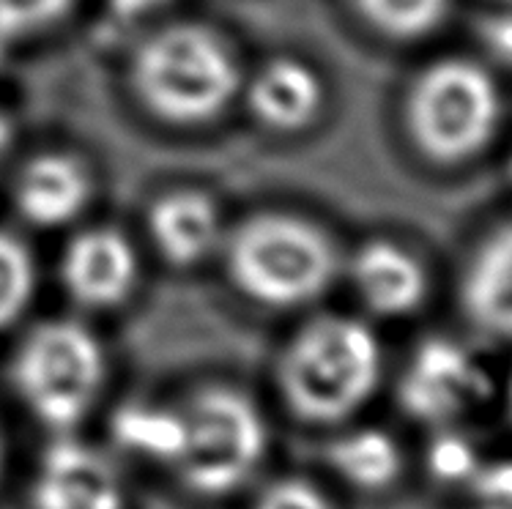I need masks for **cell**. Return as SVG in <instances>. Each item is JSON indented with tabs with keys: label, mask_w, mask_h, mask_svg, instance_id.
<instances>
[{
	"label": "cell",
	"mask_w": 512,
	"mask_h": 509,
	"mask_svg": "<svg viewBox=\"0 0 512 509\" xmlns=\"http://www.w3.org/2000/svg\"><path fill=\"white\" fill-rule=\"evenodd\" d=\"M384 375V351L367 323L321 315L285 345L277 384L293 414L307 422H343L370 397Z\"/></svg>",
	"instance_id": "obj_1"
},
{
	"label": "cell",
	"mask_w": 512,
	"mask_h": 509,
	"mask_svg": "<svg viewBox=\"0 0 512 509\" xmlns=\"http://www.w3.org/2000/svg\"><path fill=\"white\" fill-rule=\"evenodd\" d=\"M132 83L148 113L178 126L209 124L228 110L241 77L228 44L203 25H170L140 44Z\"/></svg>",
	"instance_id": "obj_2"
},
{
	"label": "cell",
	"mask_w": 512,
	"mask_h": 509,
	"mask_svg": "<svg viewBox=\"0 0 512 509\" xmlns=\"http://www.w3.org/2000/svg\"><path fill=\"white\" fill-rule=\"evenodd\" d=\"M233 285L263 307H302L324 296L340 258L324 230L293 214H255L225 241Z\"/></svg>",
	"instance_id": "obj_3"
},
{
	"label": "cell",
	"mask_w": 512,
	"mask_h": 509,
	"mask_svg": "<svg viewBox=\"0 0 512 509\" xmlns=\"http://www.w3.org/2000/svg\"><path fill=\"white\" fill-rule=\"evenodd\" d=\"M499 124V85L477 61L441 58L422 69L408 88V135L439 165H460L480 156L493 143Z\"/></svg>",
	"instance_id": "obj_4"
},
{
	"label": "cell",
	"mask_w": 512,
	"mask_h": 509,
	"mask_svg": "<svg viewBox=\"0 0 512 509\" xmlns=\"http://www.w3.org/2000/svg\"><path fill=\"white\" fill-rule=\"evenodd\" d=\"M11 381L42 425L69 433L99 400L105 384V351L80 321H44L17 348Z\"/></svg>",
	"instance_id": "obj_5"
},
{
	"label": "cell",
	"mask_w": 512,
	"mask_h": 509,
	"mask_svg": "<svg viewBox=\"0 0 512 509\" xmlns=\"http://www.w3.org/2000/svg\"><path fill=\"white\" fill-rule=\"evenodd\" d=\"M184 411V452L173 466L200 496H228L263 463L269 430L250 397L230 386L200 389Z\"/></svg>",
	"instance_id": "obj_6"
},
{
	"label": "cell",
	"mask_w": 512,
	"mask_h": 509,
	"mask_svg": "<svg viewBox=\"0 0 512 509\" xmlns=\"http://www.w3.org/2000/svg\"><path fill=\"white\" fill-rule=\"evenodd\" d=\"M493 397L488 367L450 337H428L414 348L398 381V403L428 427H452Z\"/></svg>",
	"instance_id": "obj_7"
},
{
	"label": "cell",
	"mask_w": 512,
	"mask_h": 509,
	"mask_svg": "<svg viewBox=\"0 0 512 509\" xmlns=\"http://www.w3.org/2000/svg\"><path fill=\"white\" fill-rule=\"evenodd\" d=\"M31 499L36 509H124V482L113 460L69 433L39 458Z\"/></svg>",
	"instance_id": "obj_8"
},
{
	"label": "cell",
	"mask_w": 512,
	"mask_h": 509,
	"mask_svg": "<svg viewBox=\"0 0 512 509\" xmlns=\"http://www.w3.org/2000/svg\"><path fill=\"white\" fill-rule=\"evenodd\" d=\"M140 263L132 241L113 228L77 233L63 252L61 277L74 302L107 310L135 291Z\"/></svg>",
	"instance_id": "obj_9"
},
{
	"label": "cell",
	"mask_w": 512,
	"mask_h": 509,
	"mask_svg": "<svg viewBox=\"0 0 512 509\" xmlns=\"http://www.w3.org/2000/svg\"><path fill=\"white\" fill-rule=\"evenodd\" d=\"M460 307L482 334L512 340V219L491 230L466 263Z\"/></svg>",
	"instance_id": "obj_10"
},
{
	"label": "cell",
	"mask_w": 512,
	"mask_h": 509,
	"mask_svg": "<svg viewBox=\"0 0 512 509\" xmlns=\"http://www.w3.org/2000/svg\"><path fill=\"white\" fill-rule=\"evenodd\" d=\"M351 282L367 310L403 318L428 299V271L395 241H367L351 258Z\"/></svg>",
	"instance_id": "obj_11"
},
{
	"label": "cell",
	"mask_w": 512,
	"mask_h": 509,
	"mask_svg": "<svg viewBox=\"0 0 512 509\" xmlns=\"http://www.w3.org/2000/svg\"><path fill=\"white\" fill-rule=\"evenodd\" d=\"M94 184L88 167L72 154H39L22 165L14 184V203L36 228L72 222L91 200Z\"/></svg>",
	"instance_id": "obj_12"
},
{
	"label": "cell",
	"mask_w": 512,
	"mask_h": 509,
	"mask_svg": "<svg viewBox=\"0 0 512 509\" xmlns=\"http://www.w3.org/2000/svg\"><path fill=\"white\" fill-rule=\"evenodd\" d=\"M148 233L173 266H195L222 241L217 203L198 189H173L148 208Z\"/></svg>",
	"instance_id": "obj_13"
},
{
	"label": "cell",
	"mask_w": 512,
	"mask_h": 509,
	"mask_svg": "<svg viewBox=\"0 0 512 509\" xmlns=\"http://www.w3.org/2000/svg\"><path fill=\"white\" fill-rule=\"evenodd\" d=\"M324 80L296 58H274L247 85L252 115L274 132H302L324 110Z\"/></svg>",
	"instance_id": "obj_14"
},
{
	"label": "cell",
	"mask_w": 512,
	"mask_h": 509,
	"mask_svg": "<svg viewBox=\"0 0 512 509\" xmlns=\"http://www.w3.org/2000/svg\"><path fill=\"white\" fill-rule=\"evenodd\" d=\"M326 460L345 485L365 493L392 488L403 474V449L378 427H359L337 436L329 449Z\"/></svg>",
	"instance_id": "obj_15"
},
{
	"label": "cell",
	"mask_w": 512,
	"mask_h": 509,
	"mask_svg": "<svg viewBox=\"0 0 512 509\" xmlns=\"http://www.w3.org/2000/svg\"><path fill=\"white\" fill-rule=\"evenodd\" d=\"M110 430H113L115 444L124 452L170 468L181 458L184 438H187L181 408L159 406V403H146V400H135V403L118 408L110 422Z\"/></svg>",
	"instance_id": "obj_16"
},
{
	"label": "cell",
	"mask_w": 512,
	"mask_h": 509,
	"mask_svg": "<svg viewBox=\"0 0 512 509\" xmlns=\"http://www.w3.org/2000/svg\"><path fill=\"white\" fill-rule=\"evenodd\" d=\"M354 6L378 33L417 42L447 22L452 0H354Z\"/></svg>",
	"instance_id": "obj_17"
},
{
	"label": "cell",
	"mask_w": 512,
	"mask_h": 509,
	"mask_svg": "<svg viewBox=\"0 0 512 509\" xmlns=\"http://www.w3.org/2000/svg\"><path fill=\"white\" fill-rule=\"evenodd\" d=\"M36 291V269L28 247L0 230V329L28 310Z\"/></svg>",
	"instance_id": "obj_18"
},
{
	"label": "cell",
	"mask_w": 512,
	"mask_h": 509,
	"mask_svg": "<svg viewBox=\"0 0 512 509\" xmlns=\"http://www.w3.org/2000/svg\"><path fill=\"white\" fill-rule=\"evenodd\" d=\"M425 466L441 485H469L482 460L469 438L455 433L452 427H441L425 452Z\"/></svg>",
	"instance_id": "obj_19"
},
{
	"label": "cell",
	"mask_w": 512,
	"mask_h": 509,
	"mask_svg": "<svg viewBox=\"0 0 512 509\" xmlns=\"http://www.w3.org/2000/svg\"><path fill=\"white\" fill-rule=\"evenodd\" d=\"M74 0H0V44L50 28L72 9Z\"/></svg>",
	"instance_id": "obj_20"
},
{
	"label": "cell",
	"mask_w": 512,
	"mask_h": 509,
	"mask_svg": "<svg viewBox=\"0 0 512 509\" xmlns=\"http://www.w3.org/2000/svg\"><path fill=\"white\" fill-rule=\"evenodd\" d=\"M466 490L471 509H512V458L482 463Z\"/></svg>",
	"instance_id": "obj_21"
},
{
	"label": "cell",
	"mask_w": 512,
	"mask_h": 509,
	"mask_svg": "<svg viewBox=\"0 0 512 509\" xmlns=\"http://www.w3.org/2000/svg\"><path fill=\"white\" fill-rule=\"evenodd\" d=\"M252 509H332V501L310 479L285 477L263 488Z\"/></svg>",
	"instance_id": "obj_22"
},
{
	"label": "cell",
	"mask_w": 512,
	"mask_h": 509,
	"mask_svg": "<svg viewBox=\"0 0 512 509\" xmlns=\"http://www.w3.org/2000/svg\"><path fill=\"white\" fill-rule=\"evenodd\" d=\"M480 42L485 52L491 55L493 63L512 69V11L493 14L482 22Z\"/></svg>",
	"instance_id": "obj_23"
},
{
	"label": "cell",
	"mask_w": 512,
	"mask_h": 509,
	"mask_svg": "<svg viewBox=\"0 0 512 509\" xmlns=\"http://www.w3.org/2000/svg\"><path fill=\"white\" fill-rule=\"evenodd\" d=\"M168 0H107V6L121 17V20H137L146 17L151 11L162 9Z\"/></svg>",
	"instance_id": "obj_24"
},
{
	"label": "cell",
	"mask_w": 512,
	"mask_h": 509,
	"mask_svg": "<svg viewBox=\"0 0 512 509\" xmlns=\"http://www.w3.org/2000/svg\"><path fill=\"white\" fill-rule=\"evenodd\" d=\"M9 146H11V124H9V118L0 113V162H3L6 154H9Z\"/></svg>",
	"instance_id": "obj_25"
},
{
	"label": "cell",
	"mask_w": 512,
	"mask_h": 509,
	"mask_svg": "<svg viewBox=\"0 0 512 509\" xmlns=\"http://www.w3.org/2000/svg\"><path fill=\"white\" fill-rule=\"evenodd\" d=\"M507 408H510V419H512V378H510V384H507Z\"/></svg>",
	"instance_id": "obj_26"
},
{
	"label": "cell",
	"mask_w": 512,
	"mask_h": 509,
	"mask_svg": "<svg viewBox=\"0 0 512 509\" xmlns=\"http://www.w3.org/2000/svg\"><path fill=\"white\" fill-rule=\"evenodd\" d=\"M0 468H3V438H0Z\"/></svg>",
	"instance_id": "obj_27"
},
{
	"label": "cell",
	"mask_w": 512,
	"mask_h": 509,
	"mask_svg": "<svg viewBox=\"0 0 512 509\" xmlns=\"http://www.w3.org/2000/svg\"><path fill=\"white\" fill-rule=\"evenodd\" d=\"M3 47H6V44H0V55H3Z\"/></svg>",
	"instance_id": "obj_28"
},
{
	"label": "cell",
	"mask_w": 512,
	"mask_h": 509,
	"mask_svg": "<svg viewBox=\"0 0 512 509\" xmlns=\"http://www.w3.org/2000/svg\"><path fill=\"white\" fill-rule=\"evenodd\" d=\"M510 178H512V159H510Z\"/></svg>",
	"instance_id": "obj_29"
}]
</instances>
